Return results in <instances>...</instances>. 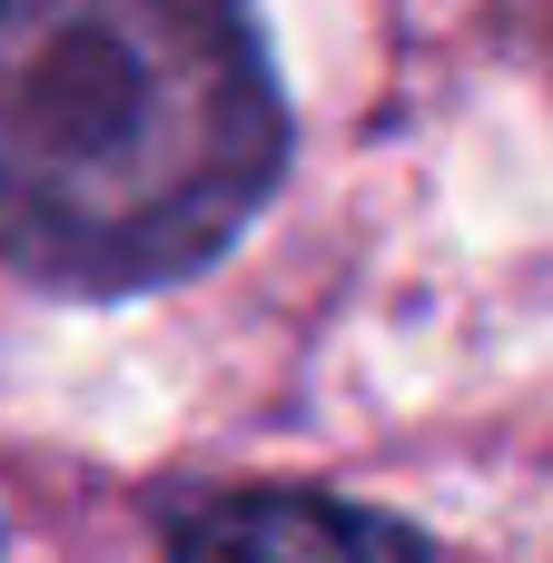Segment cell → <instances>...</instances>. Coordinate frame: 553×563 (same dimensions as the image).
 <instances>
[{
    "mask_svg": "<svg viewBox=\"0 0 553 563\" xmlns=\"http://www.w3.org/2000/svg\"><path fill=\"white\" fill-rule=\"evenodd\" d=\"M287 109L247 0H0V257L158 287L277 188Z\"/></svg>",
    "mask_w": 553,
    "mask_h": 563,
    "instance_id": "obj_1",
    "label": "cell"
},
{
    "mask_svg": "<svg viewBox=\"0 0 553 563\" xmlns=\"http://www.w3.org/2000/svg\"><path fill=\"white\" fill-rule=\"evenodd\" d=\"M168 563H425V544L336 495H228L178 525Z\"/></svg>",
    "mask_w": 553,
    "mask_h": 563,
    "instance_id": "obj_2",
    "label": "cell"
}]
</instances>
